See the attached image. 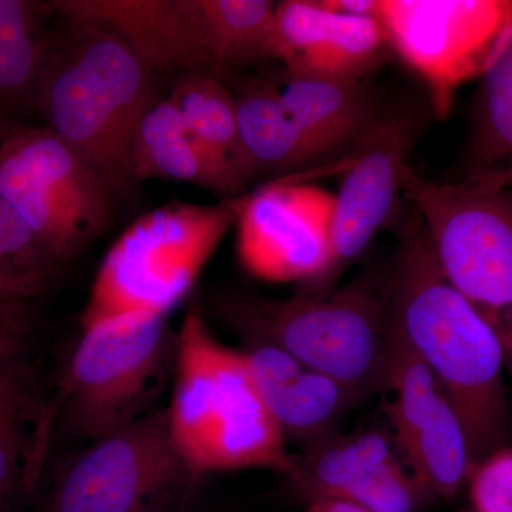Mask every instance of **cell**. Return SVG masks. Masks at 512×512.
I'll use <instances>...</instances> for the list:
<instances>
[{"label": "cell", "mask_w": 512, "mask_h": 512, "mask_svg": "<svg viewBox=\"0 0 512 512\" xmlns=\"http://www.w3.org/2000/svg\"><path fill=\"white\" fill-rule=\"evenodd\" d=\"M399 222V248L386 271L390 335L430 370L466 429L473 463L511 447L504 386L507 355L497 326L444 278L419 212Z\"/></svg>", "instance_id": "1"}, {"label": "cell", "mask_w": 512, "mask_h": 512, "mask_svg": "<svg viewBox=\"0 0 512 512\" xmlns=\"http://www.w3.org/2000/svg\"><path fill=\"white\" fill-rule=\"evenodd\" d=\"M171 436L192 476L265 468L289 474L293 456L266 409L244 350L212 336L197 311L188 312L175 340Z\"/></svg>", "instance_id": "2"}, {"label": "cell", "mask_w": 512, "mask_h": 512, "mask_svg": "<svg viewBox=\"0 0 512 512\" xmlns=\"http://www.w3.org/2000/svg\"><path fill=\"white\" fill-rule=\"evenodd\" d=\"M67 42L46 59L40 106L49 128L101 175L111 191L130 183V154L154 104L151 70L109 30L69 20Z\"/></svg>", "instance_id": "3"}, {"label": "cell", "mask_w": 512, "mask_h": 512, "mask_svg": "<svg viewBox=\"0 0 512 512\" xmlns=\"http://www.w3.org/2000/svg\"><path fill=\"white\" fill-rule=\"evenodd\" d=\"M224 315L247 339L278 346L360 397L387 386L390 332L386 272L366 269L336 291L285 299L238 296Z\"/></svg>", "instance_id": "4"}, {"label": "cell", "mask_w": 512, "mask_h": 512, "mask_svg": "<svg viewBox=\"0 0 512 512\" xmlns=\"http://www.w3.org/2000/svg\"><path fill=\"white\" fill-rule=\"evenodd\" d=\"M245 201L247 194L214 205L171 202L134 221L104 256L80 328L130 313L168 315L237 224Z\"/></svg>", "instance_id": "5"}, {"label": "cell", "mask_w": 512, "mask_h": 512, "mask_svg": "<svg viewBox=\"0 0 512 512\" xmlns=\"http://www.w3.org/2000/svg\"><path fill=\"white\" fill-rule=\"evenodd\" d=\"M444 278L500 330L512 357V185L491 178L437 183L404 171Z\"/></svg>", "instance_id": "6"}, {"label": "cell", "mask_w": 512, "mask_h": 512, "mask_svg": "<svg viewBox=\"0 0 512 512\" xmlns=\"http://www.w3.org/2000/svg\"><path fill=\"white\" fill-rule=\"evenodd\" d=\"M175 340L167 315L153 313H130L84 329L62 393L77 436L94 443L153 412Z\"/></svg>", "instance_id": "7"}, {"label": "cell", "mask_w": 512, "mask_h": 512, "mask_svg": "<svg viewBox=\"0 0 512 512\" xmlns=\"http://www.w3.org/2000/svg\"><path fill=\"white\" fill-rule=\"evenodd\" d=\"M0 195L50 262L72 258L109 224L113 191L55 131L23 128L0 144Z\"/></svg>", "instance_id": "8"}, {"label": "cell", "mask_w": 512, "mask_h": 512, "mask_svg": "<svg viewBox=\"0 0 512 512\" xmlns=\"http://www.w3.org/2000/svg\"><path fill=\"white\" fill-rule=\"evenodd\" d=\"M195 481L165 407L94 441L63 471L43 512H158Z\"/></svg>", "instance_id": "9"}, {"label": "cell", "mask_w": 512, "mask_h": 512, "mask_svg": "<svg viewBox=\"0 0 512 512\" xmlns=\"http://www.w3.org/2000/svg\"><path fill=\"white\" fill-rule=\"evenodd\" d=\"M394 55L420 77L443 119L458 87L481 76L512 20V2L380 0Z\"/></svg>", "instance_id": "10"}, {"label": "cell", "mask_w": 512, "mask_h": 512, "mask_svg": "<svg viewBox=\"0 0 512 512\" xmlns=\"http://www.w3.org/2000/svg\"><path fill=\"white\" fill-rule=\"evenodd\" d=\"M335 194L296 178L248 192L237 220L242 268L259 281L323 293L330 268Z\"/></svg>", "instance_id": "11"}, {"label": "cell", "mask_w": 512, "mask_h": 512, "mask_svg": "<svg viewBox=\"0 0 512 512\" xmlns=\"http://www.w3.org/2000/svg\"><path fill=\"white\" fill-rule=\"evenodd\" d=\"M426 120L424 107L392 103L382 123L353 156L335 194L325 289L396 217L404 171Z\"/></svg>", "instance_id": "12"}, {"label": "cell", "mask_w": 512, "mask_h": 512, "mask_svg": "<svg viewBox=\"0 0 512 512\" xmlns=\"http://www.w3.org/2000/svg\"><path fill=\"white\" fill-rule=\"evenodd\" d=\"M387 407L394 439L424 493L453 498L473 470L470 443L456 409L426 365L396 338H390Z\"/></svg>", "instance_id": "13"}, {"label": "cell", "mask_w": 512, "mask_h": 512, "mask_svg": "<svg viewBox=\"0 0 512 512\" xmlns=\"http://www.w3.org/2000/svg\"><path fill=\"white\" fill-rule=\"evenodd\" d=\"M393 55L380 19L329 12L318 0L276 3L275 59L288 76L369 80Z\"/></svg>", "instance_id": "14"}, {"label": "cell", "mask_w": 512, "mask_h": 512, "mask_svg": "<svg viewBox=\"0 0 512 512\" xmlns=\"http://www.w3.org/2000/svg\"><path fill=\"white\" fill-rule=\"evenodd\" d=\"M53 6L67 20L109 30L151 72L181 70L215 76L194 0H59Z\"/></svg>", "instance_id": "15"}, {"label": "cell", "mask_w": 512, "mask_h": 512, "mask_svg": "<svg viewBox=\"0 0 512 512\" xmlns=\"http://www.w3.org/2000/svg\"><path fill=\"white\" fill-rule=\"evenodd\" d=\"M244 353L266 409L285 440L305 450L335 437L342 417L362 400L345 384L303 365L272 343L247 339Z\"/></svg>", "instance_id": "16"}, {"label": "cell", "mask_w": 512, "mask_h": 512, "mask_svg": "<svg viewBox=\"0 0 512 512\" xmlns=\"http://www.w3.org/2000/svg\"><path fill=\"white\" fill-rule=\"evenodd\" d=\"M281 96L322 167L355 156L392 106L369 80L288 76Z\"/></svg>", "instance_id": "17"}, {"label": "cell", "mask_w": 512, "mask_h": 512, "mask_svg": "<svg viewBox=\"0 0 512 512\" xmlns=\"http://www.w3.org/2000/svg\"><path fill=\"white\" fill-rule=\"evenodd\" d=\"M130 177L131 181H183L225 198L242 195L198 143L170 99L154 101L141 120L131 147Z\"/></svg>", "instance_id": "18"}, {"label": "cell", "mask_w": 512, "mask_h": 512, "mask_svg": "<svg viewBox=\"0 0 512 512\" xmlns=\"http://www.w3.org/2000/svg\"><path fill=\"white\" fill-rule=\"evenodd\" d=\"M232 94L237 103L242 146L255 178L325 168L286 110L278 87L264 80L249 79L239 83Z\"/></svg>", "instance_id": "19"}, {"label": "cell", "mask_w": 512, "mask_h": 512, "mask_svg": "<svg viewBox=\"0 0 512 512\" xmlns=\"http://www.w3.org/2000/svg\"><path fill=\"white\" fill-rule=\"evenodd\" d=\"M481 79L471 107L460 180L512 173V20Z\"/></svg>", "instance_id": "20"}, {"label": "cell", "mask_w": 512, "mask_h": 512, "mask_svg": "<svg viewBox=\"0 0 512 512\" xmlns=\"http://www.w3.org/2000/svg\"><path fill=\"white\" fill-rule=\"evenodd\" d=\"M198 143L244 191L255 180L239 134L234 94L211 73H183L170 97Z\"/></svg>", "instance_id": "21"}, {"label": "cell", "mask_w": 512, "mask_h": 512, "mask_svg": "<svg viewBox=\"0 0 512 512\" xmlns=\"http://www.w3.org/2000/svg\"><path fill=\"white\" fill-rule=\"evenodd\" d=\"M394 457L392 440L382 431L335 436L293 456L289 478L309 503L348 501L376 468Z\"/></svg>", "instance_id": "22"}, {"label": "cell", "mask_w": 512, "mask_h": 512, "mask_svg": "<svg viewBox=\"0 0 512 512\" xmlns=\"http://www.w3.org/2000/svg\"><path fill=\"white\" fill-rule=\"evenodd\" d=\"M43 417L26 360L0 366V510L35 483Z\"/></svg>", "instance_id": "23"}, {"label": "cell", "mask_w": 512, "mask_h": 512, "mask_svg": "<svg viewBox=\"0 0 512 512\" xmlns=\"http://www.w3.org/2000/svg\"><path fill=\"white\" fill-rule=\"evenodd\" d=\"M215 76L275 59V9L269 0H194Z\"/></svg>", "instance_id": "24"}, {"label": "cell", "mask_w": 512, "mask_h": 512, "mask_svg": "<svg viewBox=\"0 0 512 512\" xmlns=\"http://www.w3.org/2000/svg\"><path fill=\"white\" fill-rule=\"evenodd\" d=\"M35 23L33 3L0 0V109L22 103L39 87L47 56Z\"/></svg>", "instance_id": "25"}, {"label": "cell", "mask_w": 512, "mask_h": 512, "mask_svg": "<svg viewBox=\"0 0 512 512\" xmlns=\"http://www.w3.org/2000/svg\"><path fill=\"white\" fill-rule=\"evenodd\" d=\"M468 483L474 511L512 512V447L500 448L474 464Z\"/></svg>", "instance_id": "26"}, {"label": "cell", "mask_w": 512, "mask_h": 512, "mask_svg": "<svg viewBox=\"0 0 512 512\" xmlns=\"http://www.w3.org/2000/svg\"><path fill=\"white\" fill-rule=\"evenodd\" d=\"M47 262L28 225L0 195V271L46 272Z\"/></svg>", "instance_id": "27"}, {"label": "cell", "mask_w": 512, "mask_h": 512, "mask_svg": "<svg viewBox=\"0 0 512 512\" xmlns=\"http://www.w3.org/2000/svg\"><path fill=\"white\" fill-rule=\"evenodd\" d=\"M30 313L26 301L0 303V366L26 360Z\"/></svg>", "instance_id": "28"}, {"label": "cell", "mask_w": 512, "mask_h": 512, "mask_svg": "<svg viewBox=\"0 0 512 512\" xmlns=\"http://www.w3.org/2000/svg\"><path fill=\"white\" fill-rule=\"evenodd\" d=\"M46 272L0 271V303L28 301L45 288Z\"/></svg>", "instance_id": "29"}, {"label": "cell", "mask_w": 512, "mask_h": 512, "mask_svg": "<svg viewBox=\"0 0 512 512\" xmlns=\"http://www.w3.org/2000/svg\"><path fill=\"white\" fill-rule=\"evenodd\" d=\"M329 12L379 19L380 0H318Z\"/></svg>", "instance_id": "30"}, {"label": "cell", "mask_w": 512, "mask_h": 512, "mask_svg": "<svg viewBox=\"0 0 512 512\" xmlns=\"http://www.w3.org/2000/svg\"><path fill=\"white\" fill-rule=\"evenodd\" d=\"M306 512H370L366 508L343 500H316L309 503Z\"/></svg>", "instance_id": "31"}, {"label": "cell", "mask_w": 512, "mask_h": 512, "mask_svg": "<svg viewBox=\"0 0 512 512\" xmlns=\"http://www.w3.org/2000/svg\"><path fill=\"white\" fill-rule=\"evenodd\" d=\"M483 178H491V180L498 181V183L504 185H512V173L508 175H503V177H483Z\"/></svg>", "instance_id": "32"}, {"label": "cell", "mask_w": 512, "mask_h": 512, "mask_svg": "<svg viewBox=\"0 0 512 512\" xmlns=\"http://www.w3.org/2000/svg\"><path fill=\"white\" fill-rule=\"evenodd\" d=\"M466 512H477V511L471 510V511H466Z\"/></svg>", "instance_id": "33"}]
</instances>
